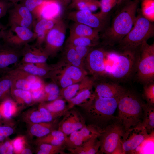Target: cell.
Instances as JSON below:
<instances>
[{"label": "cell", "mask_w": 154, "mask_h": 154, "mask_svg": "<svg viewBox=\"0 0 154 154\" xmlns=\"http://www.w3.org/2000/svg\"><path fill=\"white\" fill-rule=\"evenodd\" d=\"M44 91L45 95L43 101L51 102L60 98V90L58 85L55 82L45 83Z\"/></svg>", "instance_id": "35"}, {"label": "cell", "mask_w": 154, "mask_h": 154, "mask_svg": "<svg viewBox=\"0 0 154 154\" xmlns=\"http://www.w3.org/2000/svg\"><path fill=\"white\" fill-rule=\"evenodd\" d=\"M8 1L13 3H17L19 2H20L22 0H7Z\"/></svg>", "instance_id": "55"}, {"label": "cell", "mask_w": 154, "mask_h": 154, "mask_svg": "<svg viewBox=\"0 0 154 154\" xmlns=\"http://www.w3.org/2000/svg\"><path fill=\"white\" fill-rule=\"evenodd\" d=\"M64 115L59 124L58 130L67 136L86 125L84 117L76 109L72 108Z\"/></svg>", "instance_id": "15"}, {"label": "cell", "mask_w": 154, "mask_h": 154, "mask_svg": "<svg viewBox=\"0 0 154 154\" xmlns=\"http://www.w3.org/2000/svg\"><path fill=\"white\" fill-rule=\"evenodd\" d=\"M139 49L121 51L117 55L114 66L109 74L112 79L117 81L125 80L135 73Z\"/></svg>", "instance_id": "6"}, {"label": "cell", "mask_w": 154, "mask_h": 154, "mask_svg": "<svg viewBox=\"0 0 154 154\" xmlns=\"http://www.w3.org/2000/svg\"><path fill=\"white\" fill-rule=\"evenodd\" d=\"M67 136L58 130L53 131L39 140L41 143H46L54 145L65 143Z\"/></svg>", "instance_id": "29"}, {"label": "cell", "mask_w": 154, "mask_h": 154, "mask_svg": "<svg viewBox=\"0 0 154 154\" xmlns=\"http://www.w3.org/2000/svg\"><path fill=\"white\" fill-rule=\"evenodd\" d=\"M69 0H63V2L64 1V2H65V1H68Z\"/></svg>", "instance_id": "61"}, {"label": "cell", "mask_w": 154, "mask_h": 154, "mask_svg": "<svg viewBox=\"0 0 154 154\" xmlns=\"http://www.w3.org/2000/svg\"><path fill=\"white\" fill-rule=\"evenodd\" d=\"M31 121L35 123H42L43 117L39 111H36L33 112L31 114L30 117Z\"/></svg>", "instance_id": "52"}, {"label": "cell", "mask_w": 154, "mask_h": 154, "mask_svg": "<svg viewBox=\"0 0 154 154\" xmlns=\"http://www.w3.org/2000/svg\"><path fill=\"white\" fill-rule=\"evenodd\" d=\"M143 116L141 122L147 133L151 134L154 128V106L143 103Z\"/></svg>", "instance_id": "26"}, {"label": "cell", "mask_w": 154, "mask_h": 154, "mask_svg": "<svg viewBox=\"0 0 154 154\" xmlns=\"http://www.w3.org/2000/svg\"><path fill=\"white\" fill-rule=\"evenodd\" d=\"M17 109L16 103L11 99L6 98L0 103V112L3 117L10 118Z\"/></svg>", "instance_id": "33"}, {"label": "cell", "mask_w": 154, "mask_h": 154, "mask_svg": "<svg viewBox=\"0 0 154 154\" xmlns=\"http://www.w3.org/2000/svg\"><path fill=\"white\" fill-rule=\"evenodd\" d=\"M141 0H130L119 7L118 13L109 27L104 31L102 37L105 44H118L132 29Z\"/></svg>", "instance_id": "1"}, {"label": "cell", "mask_w": 154, "mask_h": 154, "mask_svg": "<svg viewBox=\"0 0 154 154\" xmlns=\"http://www.w3.org/2000/svg\"><path fill=\"white\" fill-rule=\"evenodd\" d=\"M119 0H100L99 1L101 11L102 14H108L110 11L116 6Z\"/></svg>", "instance_id": "43"}, {"label": "cell", "mask_w": 154, "mask_h": 154, "mask_svg": "<svg viewBox=\"0 0 154 154\" xmlns=\"http://www.w3.org/2000/svg\"><path fill=\"white\" fill-rule=\"evenodd\" d=\"M9 25H14L32 29L36 20L32 13L24 5L14 3L9 9Z\"/></svg>", "instance_id": "13"}, {"label": "cell", "mask_w": 154, "mask_h": 154, "mask_svg": "<svg viewBox=\"0 0 154 154\" xmlns=\"http://www.w3.org/2000/svg\"><path fill=\"white\" fill-rule=\"evenodd\" d=\"M11 92L19 103L29 104L33 101L30 91L20 89H11Z\"/></svg>", "instance_id": "40"}, {"label": "cell", "mask_w": 154, "mask_h": 154, "mask_svg": "<svg viewBox=\"0 0 154 154\" xmlns=\"http://www.w3.org/2000/svg\"><path fill=\"white\" fill-rule=\"evenodd\" d=\"M141 13L147 20L154 21V0H141Z\"/></svg>", "instance_id": "38"}, {"label": "cell", "mask_w": 154, "mask_h": 154, "mask_svg": "<svg viewBox=\"0 0 154 154\" xmlns=\"http://www.w3.org/2000/svg\"><path fill=\"white\" fill-rule=\"evenodd\" d=\"M21 49L4 44H0V74L5 73L11 69L8 67L10 65H15L19 62L21 56Z\"/></svg>", "instance_id": "17"}, {"label": "cell", "mask_w": 154, "mask_h": 154, "mask_svg": "<svg viewBox=\"0 0 154 154\" xmlns=\"http://www.w3.org/2000/svg\"><path fill=\"white\" fill-rule=\"evenodd\" d=\"M102 48L92 49L86 58L87 68L95 78L107 72V58L110 54Z\"/></svg>", "instance_id": "12"}, {"label": "cell", "mask_w": 154, "mask_h": 154, "mask_svg": "<svg viewBox=\"0 0 154 154\" xmlns=\"http://www.w3.org/2000/svg\"><path fill=\"white\" fill-rule=\"evenodd\" d=\"M61 3L58 0H49L44 4L39 18L57 19L62 12Z\"/></svg>", "instance_id": "24"}, {"label": "cell", "mask_w": 154, "mask_h": 154, "mask_svg": "<svg viewBox=\"0 0 154 154\" xmlns=\"http://www.w3.org/2000/svg\"><path fill=\"white\" fill-rule=\"evenodd\" d=\"M92 88L84 90L68 101V110L73 108L75 106L84 107L87 105L95 97L94 92L92 91Z\"/></svg>", "instance_id": "25"}, {"label": "cell", "mask_w": 154, "mask_h": 154, "mask_svg": "<svg viewBox=\"0 0 154 154\" xmlns=\"http://www.w3.org/2000/svg\"><path fill=\"white\" fill-rule=\"evenodd\" d=\"M66 26L60 18L47 33L44 49L49 56H54L62 46L66 37Z\"/></svg>", "instance_id": "10"}, {"label": "cell", "mask_w": 154, "mask_h": 154, "mask_svg": "<svg viewBox=\"0 0 154 154\" xmlns=\"http://www.w3.org/2000/svg\"><path fill=\"white\" fill-rule=\"evenodd\" d=\"M13 132V129L10 127L0 126V142L11 135Z\"/></svg>", "instance_id": "49"}, {"label": "cell", "mask_w": 154, "mask_h": 154, "mask_svg": "<svg viewBox=\"0 0 154 154\" xmlns=\"http://www.w3.org/2000/svg\"><path fill=\"white\" fill-rule=\"evenodd\" d=\"M70 35L85 37L98 40L99 32L97 30L82 23L74 22L70 28Z\"/></svg>", "instance_id": "23"}, {"label": "cell", "mask_w": 154, "mask_h": 154, "mask_svg": "<svg viewBox=\"0 0 154 154\" xmlns=\"http://www.w3.org/2000/svg\"><path fill=\"white\" fill-rule=\"evenodd\" d=\"M13 151L11 141H7L0 145V154H12Z\"/></svg>", "instance_id": "47"}, {"label": "cell", "mask_w": 154, "mask_h": 154, "mask_svg": "<svg viewBox=\"0 0 154 154\" xmlns=\"http://www.w3.org/2000/svg\"><path fill=\"white\" fill-rule=\"evenodd\" d=\"M62 70L71 79L74 83L82 81L86 76L87 74L84 68L69 64Z\"/></svg>", "instance_id": "30"}, {"label": "cell", "mask_w": 154, "mask_h": 154, "mask_svg": "<svg viewBox=\"0 0 154 154\" xmlns=\"http://www.w3.org/2000/svg\"><path fill=\"white\" fill-rule=\"evenodd\" d=\"M51 125L48 123H35L31 127L30 131L33 135L37 137H43L50 133Z\"/></svg>", "instance_id": "37"}, {"label": "cell", "mask_w": 154, "mask_h": 154, "mask_svg": "<svg viewBox=\"0 0 154 154\" xmlns=\"http://www.w3.org/2000/svg\"><path fill=\"white\" fill-rule=\"evenodd\" d=\"M120 97L107 98L98 97L94 98L86 106L83 107L91 124L104 128L115 120L114 114L117 107Z\"/></svg>", "instance_id": "3"}, {"label": "cell", "mask_w": 154, "mask_h": 154, "mask_svg": "<svg viewBox=\"0 0 154 154\" xmlns=\"http://www.w3.org/2000/svg\"><path fill=\"white\" fill-rule=\"evenodd\" d=\"M70 5L78 10H89L92 12L96 10L100 6L98 0L79 1L72 3Z\"/></svg>", "instance_id": "36"}, {"label": "cell", "mask_w": 154, "mask_h": 154, "mask_svg": "<svg viewBox=\"0 0 154 154\" xmlns=\"http://www.w3.org/2000/svg\"><path fill=\"white\" fill-rule=\"evenodd\" d=\"M94 86L95 87V91L94 92L95 96L100 97H119L126 90L117 83L110 82L100 83L94 84Z\"/></svg>", "instance_id": "18"}, {"label": "cell", "mask_w": 154, "mask_h": 154, "mask_svg": "<svg viewBox=\"0 0 154 154\" xmlns=\"http://www.w3.org/2000/svg\"><path fill=\"white\" fill-rule=\"evenodd\" d=\"M30 92L33 101H43L45 95L44 89Z\"/></svg>", "instance_id": "50"}, {"label": "cell", "mask_w": 154, "mask_h": 154, "mask_svg": "<svg viewBox=\"0 0 154 154\" xmlns=\"http://www.w3.org/2000/svg\"><path fill=\"white\" fill-rule=\"evenodd\" d=\"M150 135L141 123L125 131L121 139L123 154L134 151Z\"/></svg>", "instance_id": "11"}, {"label": "cell", "mask_w": 154, "mask_h": 154, "mask_svg": "<svg viewBox=\"0 0 154 154\" xmlns=\"http://www.w3.org/2000/svg\"><path fill=\"white\" fill-rule=\"evenodd\" d=\"M45 83L41 78L31 85L30 92L44 89Z\"/></svg>", "instance_id": "51"}, {"label": "cell", "mask_w": 154, "mask_h": 154, "mask_svg": "<svg viewBox=\"0 0 154 154\" xmlns=\"http://www.w3.org/2000/svg\"><path fill=\"white\" fill-rule=\"evenodd\" d=\"M108 14L100 12L93 13L89 10H77L70 12L68 18L74 22L88 25L98 31H104L107 27L108 21Z\"/></svg>", "instance_id": "9"}, {"label": "cell", "mask_w": 154, "mask_h": 154, "mask_svg": "<svg viewBox=\"0 0 154 154\" xmlns=\"http://www.w3.org/2000/svg\"><path fill=\"white\" fill-rule=\"evenodd\" d=\"M59 18L47 19L40 18L36 19L33 28L35 36L36 44L42 46L44 43L47 33L54 25Z\"/></svg>", "instance_id": "19"}, {"label": "cell", "mask_w": 154, "mask_h": 154, "mask_svg": "<svg viewBox=\"0 0 154 154\" xmlns=\"http://www.w3.org/2000/svg\"><path fill=\"white\" fill-rule=\"evenodd\" d=\"M32 153V152L31 150L28 148L23 149L20 153V154H31Z\"/></svg>", "instance_id": "53"}, {"label": "cell", "mask_w": 154, "mask_h": 154, "mask_svg": "<svg viewBox=\"0 0 154 154\" xmlns=\"http://www.w3.org/2000/svg\"><path fill=\"white\" fill-rule=\"evenodd\" d=\"M61 3L63 2V0H58Z\"/></svg>", "instance_id": "60"}, {"label": "cell", "mask_w": 154, "mask_h": 154, "mask_svg": "<svg viewBox=\"0 0 154 154\" xmlns=\"http://www.w3.org/2000/svg\"><path fill=\"white\" fill-rule=\"evenodd\" d=\"M130 0H119L117 5L119 8Z\"/></svg>", "instance_id": "54"}, {"label": "cell", "mask_w": 154, "mask_h": 154, "mask_svg": "<svg viewBox=\"0 0 154 154\" xmlns=\"http://www.w3.org/2000/svg\"></svg>", "instance_id": "62"}, {"label": "cell", "mask_w": 154, "mask_h": 154, "mask_svg": "<svg viewBox=\"0 0 154 154\" xmlns=\"http://www.w3.org/2000/svg\"><path fill=\"white\" fill-rule=\"evenodd\" d=\"M13 150L17 154H20L23 149L25 141L23 137H18L12 141Z\"/></svg>", "instance_id": "44"}, {"label": "cell", "mask_w": 154, "mask_h": 154, "mask_svg": "<svg viewBox=\"0 0 154 154\" xmlns=\"http://www.w3.org/2000/svg\"><path fill=\"white\" fill-rule=\"evenodd\" d=\"M12 82L9 75L7 73L0 77V101L7 98V94L11 91Z\"/></svg>", "instance_id": "39"}, {"label": "cell", "mask_w": 154, "mask_h": 154, "mask_svg": "<svg viewBox=\"0 0 154 154\" xmlns=\"http://www.w3.org/2000/svg\"><path fill=\"white\" fill-rule=\"evenodd\" d=\"M39 111L43 117L42 122L49 123L52 120L54 117L52 114L42 105L40 107Z\"/></svg>", "instance_id": "48"}, {"label": "cell", "mask_w": 154, "mask_h": 154, "mask_svg": "<svg viewBox=\"0 0 154 154\" xmlns=\"http://www.w3.org/2000/svg\"><path fill=\"white\" fill-rule=\"evenodd\" d=\"M72 3L74 2H77L79 1H86V0H72Z\"/></svg>", "instance_id": "57"}, {"label": "cell", "mask_w": 154, "mask_h": 154, "mask_svg": "<svg viewBox=\"0 0 154 154\" xmlns=\"http://www.w3.org/2000/svg\"><path fill=\"white\" fill-rule=\"evenodd\" d=\"M116 120L104 129L99 137L100 146L98 153L123 154L121 139L125 131Z\"/></svg>", "instance_id": "5"}, {"label": "cell", "mask_w": 154, "mask_h": 154, "mask_svg": "<svg viewBox=\"0 0 154 154\" xmlns=\"http://www.w3.org/2000/svg\"><path fill=\"white\" fill-rule=\"evenodd\" d=\"M21 63H45L49 56L41 46L27 44L21 49Z\"/></svg>", "instance_id": "16"}, {"label": "cell", "mask_w": 154, "mask_h": 154, "mask_svg": "<svg viewBox=\"0 0 154 154\" xmlns=\"http://www.w3.org/2000/svg\"><path fill=\"white\" fill-rule=\"evenodd\" d=\"M7 28L5 27L4 26H3L2 25H1V24L0 23V29H4Z\"/></svg>", "instance_id": "56"}, {"label": "cell", "mask_w": 154, "mask_h": 154, "mask_svg": "<svg viewBox=\"0 0 154 154\" xmlns=\"http://www.w3.org/2000/svg\"><path fill=\"white\" fill-rule=\"evenodd\" d=\"M98 40L87 37L69 35L67 44L73 46H84L93 47L98 44Z\"/></svg>", "instance_id": "32"}, {"label": "cell", "mask_w": 154, "mask_h": 154, "mask_svg": "<svg viewBox=\"0 0 154 154\" xmlns=\"http://www.w3.org/2000/svg\"><path fill=\"white\" fill-rule=\"evenodd\" d=\"M49 0H22L20 3L25 6L33 14L35 19L39 17L42 8Z\"/></svg>", "instance_id": "34"}, {"label": "cell", "mask_w": 154, "mask_h": 154, "mask_svg": "<svg viewBox=\"0 0 154 154\" xmlns=\"http://www.w3.org/2000/svg\"><path fill=\"white\" fill-rule=\"evenodd\" d=\"M40 150L37 152L38 154H54L62 152L64 144L54 145L50 144L42 143Z\"/></svg>", "instance_id": "42"}, {"label": "cell", "mask_w": 154, "mask_h": 154, "mask_svg": "<svg viewBox=\"0 0 154 154\" xmlns=\"http://www.w3.org/2000/svg\"><path fill=\"white\" fill-rule=\"evenodd\" d=\"M77 53L83 60L86 56L93 47L84 46H73Z\"/></svg>", "instance_id": "46"}, {"label": "cell", "mask_w": 154, "mask_h": 154, "mask_svg": "<svg viewBox=\"0 0 154 154\" xmlns=\"http://www.w3.org/2000/svg\"><path fill=\"white\" fill-rule=\"evenodd\" d=\"M103 130L93 124L86 125L80 130L71 133L68 137L67 136L65 143L69 147L68 148H76L94 136H100Z\"/></svg>", "instance_id": "14"}, {"label": "cell", "mask_w": 154, "mask_h": 154, "mask_svg": "<svg viewBox=\"0 0 154 154\" xmlns=\"http://www.w3.org/2000/svg\"><path fill=\"white\" fill-rule=\"evenodd\" d=\"M2 117V116L1 112H0V121L1 120Z\"/></svg>", "instance_id": "59"}, {"label": "cell", "mask_w": 154, "mask_h": 154, "mask_svg": "<svg viewBox=\"0 0 154 154\" xmlns=\"http://www.w3.org/2000/svg\"><path fill=\"white\" fill-rule=\"evenodd\" d=\"M15 66V68L41 78L49 76L52 69V67L48 65L46 63H32L19 62Z\"/></svg>", "instance_id": "21"}, {"label": "cell", "mask_w": 154, "mask_h": 154, "mask_svg": "<svg viewBox=\"0 0 154 154\" xmlns=\"http://www.w3.org/2000/svg\"><path fill=\"white\" fill-rule=\"evenodd\" d=\"M6 72L11 79V89H20L30 91L31 84L19 74L17 69L11 68Z\"/></svg>", "instance_id": "27"}, {"label": "cell", "mask_w": 154, "mask_h": 154, "mask_svg": "<svg viewBox=\"0 0 154 154\" xmlns=\"http://www.w3.org/2000/svg\"><path fill=\"white\" fill-rule=\"evenodd\" d=\"M144 102L134 92L126 89L120 97L116 119L125 131L141 122Z\"/></svg>", "instance_id": "2"}, {"label": "cell", "mask_w": 154, "mask_h": 154, "mask_svg": "<svg viewBox=\"0 0 154 154\" xmlns=\"http://www.w3.org/2000/svg\"><path fill=\"white\" fill-rule=\"evenodd\" d=\"M3 30L1 38L4 44L21 49L26 44L35 40V36L31 29L27 27L13 25Z\"/></svg>", "instance_id": "8"}, {"label": "cell", "mask_w": 154, "mask_h": 154, "mask_svg": "<svg viewBox=\"0 0 154 154\" xmlns=\"http://www.w3.org/2000/svg\"><path fill=\"white\" fill-rule=\"evenodd\" d=\"M99 136H94L81 145L74 148L68 149L71 154H95L98 153L100 146Z\"/></svg>", "instance_id": "22"}, {"label": "cell", "mask_w": 154, "mask_h": 154, "mask_svg": "<svg viewBox=\"0 0 154 154\" xmlns=\"http://www.w3.org/2000/svg\"><path fill=\"white\" fill-rule=\"evenodd\" d=\"M65 56L68 64L84 69V60L78 54L73 46L67 44Z\"/></svg>", "instance_id": "31"}, {"label": "cell", "mask_w": 154, "mask_h": 154, "mask_svg": "<svg viewBox=\"0 0 154 154\" xmlns=\"http://www.w3.org/2000/svg\"><path fill=\"white\" fill-rule=\"evenodd\" d=\"M142 96L147 103L154 106V81L144 84Z\"/></svg>", "instance_id": "41"}, {"label": "cell", "mask_w": 154, "mask_h": 154, "mask_svg": "<svg viewBox=\"0 0 154 154\" xmlns=\"http://www.w3.org/2000/svg\"><path fill=\"white\" fill-rule=\"evenodd\" d=\"M135 73L137 80L143 85L154 81V43L149 44L145 41L139 47Z\"/></svg>", "instance_id": "7"}, {"label": "cell", "mask_w": 154, "mask_h": 154, "mask_svg": "<svg viewBox=\"0 0 154 154\" xmlns=\"http://www.w3.org/2000/svg\"><path fill=\"white\" fill-rule=\"evenodd\" d=\"M14 3L7 0H0V18L6 15Z\"/></svg>", "instance_id": "45"}, {"label": "cell", "mask_w": 154, "mask_h": 154, "mask_svg": "<svg viewBox=\"0 0 154 154\" xmlns=\"http://www.w3.org/2000/svg\"><path fill=\"white\" fill-rule=\"evenodd\" d=\"M0 29V39L1 38V34H2V31H3V30L5 29Z\"/></svg>", "instance_id": "58"}, {"label": "cell", "mask_w": 154, "mask_h": 154, "mask_svg": "<svg viewBox=\"0 0 154 154\" xmlns=\"http://www.w3.org/2000/svg\"><path fill=\"white\" fill-rule=\"evenodd\" d=\"M94 83V79L86 76L81 81L60 90V98L68 101L84 90L92 88Z\"/></svg>", "instance_id": "20"}, {"label": "cell", "mask_w": 154, "mask_h": 154, "mask_svg": "<svg viewBox=\"0 0 154 154\" xmlns=\"http://www.w3.org/2000/svg\"><path fill=\"white\" fill-rule=\"evenodd\" d=\"M48 110L54 117L64 115L68 110L65 101L61 98L57 99L42 105Z\"/></svg>", "instance_id": "28"}, {"label": "cell", "mask_w": 154, "mask_h": 154, "mask_svg": "<svg viewBox=\"0 0 154 154\" xmlns=\"http://www.w3.org/2000/svg\"><path fill=\"white\" fill-rule=\"evenodd\" d=\"M133 26L118 44V47L121 51L136 50L144 41L154 35L153 22L144 17L141 13L136 17Z\"/></svg>", "instance_id": "4"}]
</instances>
